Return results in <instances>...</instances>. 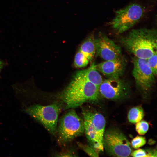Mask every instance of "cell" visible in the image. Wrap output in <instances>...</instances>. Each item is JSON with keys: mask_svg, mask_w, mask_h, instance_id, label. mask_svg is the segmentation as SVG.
Here are the masks:
<instances>
[{"mask_svg": "<svg viewBox=\"0 0 157 157\" xmlns=\"http://www.w3.org/2000/svg\"><path fill=\"white\" fill-rule=\"evenodd\" d=\"M59 156H74L73 154L70 152H67L59 154Z\"/></svg>", "mask_w": 157, "mask_h": 157, "instance_id": "44dd1931", "label": "cell"}, {"mask_svg": "<svg viewBox=\"0 0 157 157\" xmlns=\"http://www.w3.org/2000/svg\"><path fill=\"white\" fill-rule=\"evenodd\" d=\"M57 131L59 142L66 144L84 133L83 119L71 109L60 119Z\"/></svg>", "mask_w": 157, "mask_h": 157, "instance_id": "8992f818", "label": "cell"}, {"mask_svg": "<svg viewBox=\"0 0 157 157\" xmlns=\"http://www.w3.org/2000/svg\"><path fill=\"white\" fill-rule=\"evenodd\" d=\"M104 148L109 155L116 157H128L132 152L130 143L119 130L113 128L104 132Z\"/></svg>", "mask_w": 157, "mask_h": 157, "instance_id": "52a82bcc", "label": "cell"}, {"mask_svg": "<svg viewBox=\"0 0 157 157\" xmlns=\"http://www.w3.org/2000/svg\"><path fill=\"white\" fill-rule=\"evenodd\" d=\"M5 65V63L0 59V73Z\"/></svg>", "mask_w": 157, "mask_h": 157, "instance_id": "7402d4cb", "label": "cell"}, {"mask_svg": "<svg viewBox=\"0 0 157 157\" xmlns=\"http://www.w3.org/2000/svg\"><path fill=\"white\" fill-rule=\"evenodd\" d=\"M136 124L135 129L139 134L144 135L147 132L149 124L147 122L141 120Z\"/></svg>", "mask_w": 157, "mask_h": 157, "instance_id": "ac0fdd59", "label": "cell"}, {"mask_svg": "<svg viewBox=\"0 0 157 157\" xmlns=\"http://www.w3.org/2000/svg\"><path fill=\"white\" fill-rule=\"evenodd\" d=\"M99 93V87L79 76H74L69 84L59 94L67 109L78 107L88 102L96 101Z\"/></svg>", "mask_w": 157, "mask_h": 157, "instance_id": "7a4b0ae2", "label": "cell"}, {"mask_svg": "<svg viewBox=\"0 0 157 157\" xmlns=\"http://www.w3.org/2000/svg\"><path fill=\"white\" fill-rule=\"evenodd\" d=\"M146 143V140L144 137L137 136L132 140L131 145L133 148L137 149L144 145Z\"/></svg>", "mask_w": 157, "mask_h": 157, "instance_id": "d6986e66", "label": "cell"}, {"mask_svg": "<svg viewBox=\"0 0 157 157\" xmlns=\"http://www.w3.org/2000/svg\"><path fill=\"white\" fill-rule=\"evenodd\" d=\"M85 132L90 146L97 153L104 150L103 140L105 120L101 113L82 108Z\"/></svg>", "mask_w": 157, "mask_h": 157, "instance_id": "3957f363", "label": "cell"}, {"mask_svg": "<svg viewBox=\"0 0 157 157\" xmlns=\"http://www.w3.org/2000/svg\"><path fill=\"white\" fill-rule=\"evenodd\" d=\"M144 7L136 3L131 4L115 12L114 17L110 25L117 34L123 33L131 28L143 17Z\"/></svg>", "mask_w": 157, "mask_h": 157, "instance_id": "5b68a950", "label": "cell"}, {"mask_svg": "<svg viewBox=\"0 0 157 157\" xmlns=\"http://www.w3.org/2000/svg\"><path fill=\"white\" fill-rule=\"evenodd\" d=\"M157 53L156 51L152 56L146 60L148 65L155 76H156L157 73Z\"/></svg>", "mask_w": 157, "mask_h": 157, "instance_id": "e0dca14e", "label": "cell"}, {"mask_svg": "<svg viewBox=\"0 0 157 157\" xmlns=\"http://www.w3.org/2000/svg\"><path fill=\"white\" fill-rule=\"evenodd\" d=\"M78 145L88 155L91 157L99 156L98 153L90 146L81 143H77Z\"/></svg>", "mask_w": 157, "mask_h": 157, "instance_id": "ffe728a7", "label": "cell"}, {"mask_svg": "<svg viewBox=\"0 0 157 157\" xmlns=\"http://www.w3.org/2000/svg\"><path fill=\"white\" fill-rule=\"evenodd\" d=\"M62 109L61 104L57 103L47 106L36 104L29 106L24 112L42 124L51 134L57 132L58 115Z\"/></svg>", "mask_w": 157, "mask_h": 157, "instance_id": "277c9868", "label": "cell"}, {"mask_svg": "<svg viewBox=\"0 0 157 157\" xmlns=\"http://www.w3.org/2000/svg\"><path fill=\"white\" fill-rule=\"evenodd\" d=\"M129 85L121 78H107L103 80L99 87V94L104 97L111 100L124 99L130 93Z\"/></svg>", "mask_w": 157, "mask_h": 157, "instance_id": "9c48e42d", "label": "cell"}, {"mask_svg": "<svg viewBox=\"0 0 157 157\" xmlns=\"http://www.w3.org/2000/svg\"><path fill=\"white\" fill-rule=\"evenodd\" d=\"M131 155L133 157H156L157 152L156 150L150 149L145 150L140 149L132 152Z\"/></svg>", "mask_w": 157, "mask_h": 157, "instance_id": "2e32d148", "label": "cell"}, {"mask_svg": "<svg viewBox=\"0 0 157 157\" xmlns=\"http://www.w3.org/2000/svg\"><path fill=\"white\" fill-rule=\"evenodd\" d=\"M96 53L105 61L122 58L120 47L103 33L96 38Z\"/></svg>", "mask_w": 157, "mask_h": 157, "instance_id": "30bf717a", "label": "cell"}, {"mask_svg": "<svg viewBox=\"0 0 157 157\" xmlns=\"http://www.w3.org/2000/svg\"><path fill=\"white\" fill-rule=\"evenodd\" d=\"M96 69L107 78H120L124 74L126 64L122 57L105 61L96 65Z\"/></svg>", "mask_w": 157, "mask_h": 157, "instance_id": "8fae6325", "label": "cell"}, {"mask_svg": "<svg viewBox=\"0 0 157 157\" xmlns=\"http://www.w3.org/2000/svg\"><path fill=\"white\" fill-rule=\"evenodd\" d=\"M144 116L143 110L140 106L134 107L129 111L128 115L129 121L132 123L136 124L141 120Z\"/></svg>", "mask_w": 157, "mask_h": 157, "instance_id": "5bb4252c", "label": "cell"}, {"mask_svg": "<svg viewBox=\"0 0 157 157\" xmlns=\"http://www.w3.org/2000/svg\"><path fill=\"white\" fill-rule=\"evenodd\" d=\"M96 40L94 34L92 33L81 45L79 50L90 61L94 57L96 52Z\"/></svg>", "mask_w": 157, "mask_h": 157, "instance_id": "4fadbf2b", "label": "cell"}, {"mask_svg": "<svg viewBox=\"0 0 157 157\" xmlns=\"http://www.w3.org/2000/svg\"><path fill=\"white\" fill-rule=\"evenodd\" d=\"M157 30L142 28L131 30L119 42L129 53L147 60L157 51Z\"/></svg>", "mask_w": 157, "mask_h": 157, "instance_id": "6da1fadb", "label": "cell"}, {"mask_svg": "<svg viewBox=\"0 0 157 157\" xmlns=\"http://www.w3.org/2000/svg\"><path fill=\"white\" fill-rule=\"evenodd\" d=\"M132 74L137 88L143 95H148L155 83V76L148 65L146 60L134 56Z\"/></svg>", "mask_w": 157, "mask_h": 157, "instance_id": "ba28073f", "label": "cell"}, {"mask_svg": "<svg viewBox=\"0 0 157 157\" xmlns=\"http://www.w3.org/2000/svg\"><path fill=\"white\" fill-rule=\"evenodd\" d=\"M89 60L80 51L76 54L74 59V65L77 67L81 68L86 66L89 63Z\"/></svg>", "mask_w": 157, "mask_h": 157, "instance_id": "9a60e30c", "label": "cell"}, {"mask_svg": "<svg viewBox=\"0 0 157 157\" xmlns=\"http://www.w3.org/2000/svg\"><path fill=\"white\" fill-rule=\"evenodd\" d=\"M75 76L82 78L99 87L103 81L94 63L87 69L78 71Z\"/></svg>", "mask_w": 157, "mask_h": 157, "instance_id": "7c38bea8", "label": "cell"}]
</instances>
